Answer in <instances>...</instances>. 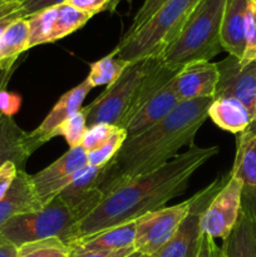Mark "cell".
I'll return each mask as SVG.
<instances>
[{"label": "cell", "mask_w": 256, "mask_h": 257, "mask_svg": "<svg viewBox=\"0 0 256 257\" xmlns=\"http://www.w3.org/2000/svg\"><path fill=\"white\" fill-rule=\"evenodd\" d=\"M218 151V146L193 145L157 170L122 183L78 223L75 238L136 221L151 211L165 207L168 201L185 192L193 173Z\"/></svg>", "instance_id": "obj_1"}, {"label": "cell", "mask_w": 256, "mask_h": 257, "mask_svg": "<svg viewBox=\"0 0 256 257\" xmlns=\"http://www.w3.org/2000/svg\"><path fill=\"white\" fill-rule=\"evenodd\" d=\"M213 98L180 102L157 124L125 140L110 162L105 165L100 191L109 195L128 180L152 172L192 147L196 135L208 118Z\"/></svg>", "instance_id": "obj_2"}, {"label": "cell", "mask_w": 256, "mask_h": 257, "mask_svg": "<svg viewBox=\"0 0 256 257\" xmlns=\"http://www.w3.org/2000/svg\"><path fill=\"white\" fill-rule=\"evenodd\" d=\"M226 0H200L178 37L160 55L170 67L182 69L193 62H211L223 52L220 32Z\"/></svg>", "instance_id": "obj_3"}, {"label": "cell", "mask_w": 256, "mask_h": 257, "mask_svg": "<svg viewBox=\"0 0 256 257\" xmlns=\"http://www.w3.org/2000/svg\"><path fill=\"white\" fill-rule=\"evenodd\" d=\"M198 3L200 0H168L142 27L123 35L113 53L128 63L160 57L178 37Z\"/></svg>", "instance_id": "obj_4"}, {"label": "cell", "mask_w": 256, "mask_h": 257, "mask_svg": "<svg viewBox=\"0 0 256 257\" xmlns=\"http://www.w3.org/2000/svg\"><path fill=\"white\" fill-rule=\"evenodd\" d=\"M78 217L59 196L33 212L20 213L0 226V237L17 247L27 242L57 237L65 243L75 238Z\"/></svg>", "instance_id": "obj_5"}, {"label": "cell", "mask_w": 256, "mask_h": 257, "mask_svg": "<svg viewBox=\"0 0 256 257\" xmlns=\"http://www.w3.org/2000/svg\"><path fill=\"white\" fill-rule=\"evenodd\" d=\"M147 65L148 59L130 62L114 83L107 85L92 103L82 108L85 114L87 127L100 123L122 127L130 114L136 92L145 75Z\"/></svg>", "instance_id": "obj_6"}, {"label": "cell", "mask_w": 256, "mask_h": 257, "mask_svg": "<svg viewBox=\"0 0 256 257\" xmlns=\"http://www.w3.org/2000/svg\"><path fill=\"white\" fill-rule=\"evenodd\" d=\"M230 178V172L213 180L203 190L188 200V210L175 235L152 257H196L200 243L201 218L211 201Z\"/></svg>", "instance_id": "obj_7"}, {"label": "cell", "mask_w": 256, "mask_h": 257, "mask_svg": "<svg viewBox=\"0 0 256 257\" xmlns=\"http://www.w3.org/2000/svg\"><path fill=\"white\" fill-rule=\"evenodd\" d=\"M187 210L188 200L151 211L137 218L135 251L146 256H155L175 235Z\"/></svg>", "instance_id": "obj_8"}, {"label": "cell", "mask_w": 256, "mask_h": 257, "mask_svg": "<svg viewBox=\"0 0 256 257\" xmlns=\"http://www.w3.org/2000/svg\"><path fill=\"white\" fill-rule=\"evenodd\" d=\"M88 165L87 151L82 147L69 148L62 157L35 175H30L33 190L40 205L54 200L73 181L74 173Z\"/></svg>", "instance_id": "obj_9"}, {"label": "cell", "mask_w": 256, "mask_h": 257, "mask_svg": "<svg viewBox=\"0 0 256 257\" xmlns=\"http://www.w3.org/2000/svg\"><path fill=\"white\" fill-rule=\"evenodd\" d=\"M243 183L237 178H230L213 197L201 218V231L212 238H226L237 221L241 211Z\"/></svg>", "instance_id": "obj_10"}, {"label": "cell", "mask_w": 256, "mask_h": 257, "mask_svg": "<svg viewBox=\"0 0 256 257\" xmlns=\"http://www.w3.org/2000/svg\"><path fill=\"white\" fill-rule=\"evenodd\" d=\"M218 69V82L213 99L233 98L246 105L253 113L256 100V60L241 65L237 58L228 55L216 63Z\"/></svg>", "instance_id": "obj_11"}, {"label": "cell", "mask_w": 256, "mask_h": 257, "mask_svg": "<svg viewBox=\"0 0 256 257\" xmlns=\"http://www.w3.org/2000/svg\"><path fill=\"white\" fill-rule=\"evenodd\" d=\"M104 171L105 165L102 167L85 165L74 173L72 182L59 193V197L75 213L79 222L104 200V193L100 191Z\"/></svg>", "instance_id": "obj_12"}, {"label": "cell", "mask_w": 256, "mask_h": 257, "mask_svg": "<svg viewBox=\"0 0 256 257\" xmlns=\"http://www.w3.org/2000/svg\"><path fill=\"white\" fill-rule=\"evenodd\" d=\"M92 89L93 87L89 84V82L84 79L82 83L65 92L58 99V102L48 113L47 117L43 119V122L33 132L29 133L30 142L35 150H38L40 146L47 143L52 138L57 137V130L59 125L82 109L83 100Z\"/></svg>", "instance_id": "obj_13"}, {"label": "cell", "mask_w": 256, "mask_h": 257, "mask_svg": "<svg viewBox=\"0 0 256 257\" xmlns=\"http://www.w3.org/2000/svg\"><path fill=\"white\" fill-rule=\"evenodd\" d=\"M218 82L216 63L193 62L185 65L173 79V88L180 102L213 98Z\"/></svg>", "instance_id": "obj_14"}, {"label": "cell", "mask_w": 256, "mask_h": 257, "mask_svg": "<svg viewBox=\"0 0 256 257\" xmlns=\"http://www.w3.org/2000/svg\"><path fill=\"white\" fill-rule=\"evenodd\" d=\"M180 103L173 88V80L161 88L155 97L142 108L138 113H136L127 124L123 127L127 135V140L141 135L152 125L157 124L162 120L173 108Z\"/></svg>", "instance_id": "obj_15"}, {"label": "cell", "mask_w": 256, "mask_h": 257, "mask_svg": "<svg viewBox=\"0 0 256 257\" xmlns=\"http://www.w3.org/2000/svg\"><path fill=\"white\" fill-rule=\"evenodd\" d=\"M34 152L29 133L23 131L13 117L0 114V167L5 162H13L19 171L25 170Z\"/></svg>", "instance_id": "obj_16"}, {"label": "cell", "mask_w": 256, "mask_h": 257, "mask_svg": "<svg viewBox=\"0 0 256 257\" xmlns=\"http://www.w3.org/2000/svg\"><path fill=\"white\" fill-rule=\"evenodd\" d=\"M250 0H226L221 23V47L241 60L245 52V23Z\"/></svg>", "instance_id": "obj_17"}, {"label": "cell", "mask_w": 256, "mask_h": 257, "mask_svg": "<svg viewBox=\"0 0 256 257\" xmlns=\"http://www.w3.org/2000/svg\"><path fill=\"white\" fill-rule=\"evenodd\" d=\"M42 207L33 190L30 175L25 170L18 171L12 187L0 201V226L14 216L38 211Z\"/></svg>", "instance_id": "obj_18"}, {"label": "cell", "mask_w": 256, "mask_h": 257, "mask_svg": "<svg viewBox=\"0 0 256 257\" xmlns=\"http://www.w3.org/2000/svg\"><path fill=\"white\" fill-rule=\"evenodd\" d=\"M136 221L107 228L90 236L75 238L68 245L77 246L85 251H119L135 248Z\"/></svg>", "instance_id": "obj_19"}, {"label": "cell", "mask_w": 256, "mask_h": 257, "mask_svg": "<svg viewBox=\"0 0 256 257\" xmlns=\"http://www.w3.org/2000/svg\"><path fill=\"white\" fill-rule=\"evenodd\" d=\"M223 257H256V220L241 206L235 226L222 240Z\"/></svg>", "instance_id": "obj_20"}, {"label": "cell", "mask_w": 256, "mask_h": 257, "mask_svg": "<svg viewBox=\"0 0 256 257\" xmlns=\"http://www.w3.org/2000/svg\"><path fill=\"white\" fill-rule=\"evenodd\" d=\"M208 118L226 132L238 135L252 125V113L245 104L233 98L213 99L208 108Z\"/></svg>", "instance_id": "obj_21"}, {"label": "cell", "mask_w": 256, "mask_h": 257, "mask_svg": "<svg viewBox=\"0 0 256 257\" xmlns=\"http://www.w3.org/2000/svg\"><path fill=\"white\" fill-rule=\"evenodd\" d=\"M230 175L240 180L243 186H256V127L250 125L237 135L236 156Z\"/></svg>", "instance_id": "obj_22"}, {"label": "cell", "mask_w": 256, "mask_h": 257, "mask_svg": "<svg viewBox=\"0 0 256 257\" xmlns=\"http://www.w3.org/2000/svg\"><path fill=\"white\" fill-rule=\"evenodd\" d=\"M30 49L27 19H17L0 35V64H17L22 53Z\"/></svg>", "instance_id": "obj_23"}, {"label": "cell", "mask_w": 256, "mask_h": 257, "mask_svg": "<svg viewBox=\"0 0 256 257\" xmlns=\"http://www.w3.org/2000/svg\"><path fill=\"white\" fill-rule=\"evenodd\" d=\"M93 15L89 13L82 12L69 4H62L57 7V18L54 22V28L52 33V43L68 37L72 33L77 32L84 27Z\"/></svg>", "instance_id": "obj_24"}, {"label": "cell", "mask_w": 256, "mask_h": 257, "mask_svg": "<svg viewBox=\"0 0 256 257\" xmlns=\"http://www.w3.org/2000/svg\"><path fill=\"white\" fill-rule=\"evenodd\" d=\"M127 64L128 62L117 58L112 52L90 64V72L85 79L93 88L99 85H110L119 78Z\"/></svg>", "instance_id": "obj_25"}, {"label": "cell", "mask_w": 256, "mask_h": 257, "mask_svg": "<svg viewBox=\"0 0 256 257\" xmlns=\"http://www.w3.org/2000/svg\"><path fill=\"white\" fill-rule=\"evenodd\" d=\"M55 18H57V7L42 10L27 18L28 27H29L30 49L37 45L52 43V33Z\"/></svg>", "instance_id": "obj_26"}, {"label": "cell", "mask_w": 256, "mask_h": 257, "mask_svg": "<svg viewBox=\"0 0 256 257\" xmlns=\"http://www.w3.org/2000/svg\"><path fill=\"white\" fill-rule=\"evenodd\" d=\"M68 251L69 247L64 241L50 237L19 246L15 257H67Z\"/></svg>", "instance_id": "obj_27"}, {"label": "cell", "mask_w": 256, "mask_h": 257, "mask_svg": "<svg viewBox=\"0 0 256 257\" xmlns=\"http://www.w3.org/2000/svg\"><path fill=\"white\" fill-rule=\"evenodd\" d=\"M125 140H127L125 131L120 127H115L110 137L100 147L87 152L88 165L94 166V167H102V166L107 165L114 158Z\"/></svg>", "instance_id": "obj_28"}, {"label": "cell", "mask_w": 256, "mask_h": 257, "mask_svg": "<svg viewBox=\"0 0 256 257\" xmlns=\"http://www.w3.org/2000/svg\"><path fill=\"white\" fill-rule=\"evenodd\" d=\"M85 131H87V120H85L84 112L80 109L59 125L57 130V136H63L69 148H73L80 146Z\"/></svg>", "instance_id": "obj_29"}, {"label": "cell", "mask_w": 256, "mask_h": 257, "mask_svg": "<svg viewBox=\"0 0 256 257\" xmlns=\"http://www.w3.org/2000/svg\"><path fill=\"white\" fill-rule=\"evenodd\" d=\"M256 60V14L248 3L245 23V52L240 60L241 65H246Z\"/></svg>", "instance_id": "obj_30"}, {"label": "cell", "mask_w": 256, "mask_h": 257, "mask_svg": "<svg viewBox=\"0 0 256 257\" xmlns=\"http://www.w3.org/2000/svg\"><path fill=\"white\" fill-rule=\"evenodd\" d=\"M114 128V125L104 124V123L87 127V131H85L84 136H83L80 146H82L87 152L97 150L98 147H100V146L110 137V135L113 133Z\"/></svg>", "instance_id": "obj_31"}, {"label": "cell", "mask_w": 256, "mask_h": 257, "mask_svg": "<svg viewBox=\"0 0 256 257\" xmlns=\"http://www.w3.org/2000/svg\"><path fill=\"white\" fill-rule=\"evenodd\" d=\"M168 0H145L142 4V7L138 9V12L136 13L135 18L132 20V24L130 25L128 30L125 32L124 35L132 34L133 32L138 29L140 27H142L161 7H162L165 3H167Z\"/></svg>", "instance_id": "obj_32"}, {"label": "cell", "mask_w": 256, "mask_h": 257, "mask_svg": "<svg viewBox=\"0 0 256 257\" xmlns=\"http://www.w3.org/2000/svg\"><path fill=\"white\" fill-rule=\"evenodd\" d=\"M67 0H23L19 4V14L23 19L32 17L42 10L59 7L65 4Z\"/></svg>", "instance_id": "obj_33"}, {"label": "cell", "mask_w": 256, "mask_h": 257, "mask_svg": "<svg viewBox=\"0 0 256 257\" xmlns=\"http://www.w3.org/2000/svg\"><path fill=\"white\" fill-rule=\"evenodd\" d=\"M65 4H69L75 9L95 15L105 10L109 12L112 0H67Z\"/></svg>", "instance_id": "obj_34"}, {"label": "cell", "mask_w": 256, "mask_h": 257, "mask_svg": "<svg viewBox=\"0 0 256 257\" xmlns=\"http://www.w3.org/2000/svg\"><path fill=\"white\" fill-rule=\"evenodd\" d=\"M67 257H127L135 252V248H124L119 251H85L77 246L68 245Z\"/></svg>", "instance_id": "obj_35"}, {"label": "cell", "mask_w": 256, "mask_h": 257, "mask_svg": "<svg viewBox=\"0 0 256 257\" xmlns=\"http://www.w3.org/2000/svg\"><path fill=\"white\" fill-rule=\"evenodd\" d=\"M18 171L19 170L13 162H5L0 167V201L5 197L9 188L12 187Z\"/></svg>", "instance_id": "obj_36"}, {"label": "cell", "mask_w": 256, "mask_h": 257, "mask_svg": "<svg viewBox=\"0 0 256 257\" xmlns=\"http://www.w3.org/2000/svg\"><path fill=\"white\" fill-rule=\"evenodd\" d=\"M22 104V98L14 93H9L7 90L0 92V114L13 117L19 110Z\"/></svg>", "instance_id": "obj_37"}, {"label": "cell", "mask_w": 256, "mask_h": 257, "mask_svg": "<svg viewBox=\"0 0 256 257\" xmlns=\"http://www.w3.org/2000/svg\"><path fill=\"white\" fill-rule=\"evenodd\" d=\"M196 257H223V255L221 247H218L215 242V238L208 236L207 233H202Z\"/></svg>", "instance_id": "obj_38"}, {"label": "cell", "mask_w": 256, "mask_h": 257, "mask_svg": "<svg viewBox=\"0 0 256 257\" xmlns=\"http://www.w3.org/2000/svg\"><path fill=\"white\" fill-rule=\"evenodd\" d=\"M19 4L20 3H13V4L3 5L0 8V35L7 29L9 24H12L14 20L23 19L19 14Z\"/></svg>", "instance_id": "obj_39"}, {"label": "cell", "mask_w": 256, "mask_h": 257, "mask_svg": "<svg viewBox=\"0 0 256 257\" xmlns=\"http://www.w3.org/2000/svg\"><path fill=\"white\" fill-rule=\"evenodd\" d=\"M241 206L246 208L256 220V186H243Z\"/></svg>", "instance_id": "obj_40"}, {"label": "cell", "mask_w": 256, "mask_h": 257, "mask_svg": "<svg viewBox=\"0 0 256 257\" xmlns=\"http://www.w3.org/2000/svg\"><path fill=\"white\" fill-rule=\"evenodd\" d=\"M17 64H0V92L7 88Z\"/></svg>", "instance_id": "obj_41"}, {"label": "cell", "mask_w": 256, "mask_h": 257, "mask_svg": "<svg viewBox=\"0 0 256 257\" xmlns=\"http://www.w3.org/2000/svg\"><path fill=\"white\" fill-rule=\"evenodd\" d=\"M18 247L5 238L0 237V257H15Z\"/></svg>", "instance_id": "obj_42"}, {"label": "cell", "mask_w": 256, "mask_h": 257, "mask_svg": "<svg viewBox=\"0 0 256 257\" xmlns=\"http://www.w3.org/2000/svg\"><path fill=\"white\" fill-rule=\"evenodd\" d=\"M120 2H122V0H112V4H110V10H109V12L110 13H114L115 9H117V8H118V5L120 4Z\"/></svg>", "instance_id": "obj_43"}, {"label": "cell", "mask_w": 256, "mask_h": 257, "mask_svg": "<svg viewBox=\"0 0 256 257\" xmlns=\"http://www.w3.org/2000/svg\"><path fill=\"white\" fill-rule=\"evenodd\" d=\"M23 0H0V7L2 5H7V4H13V3H22Z\"/></svg>", "instance_id": "obj_44"}, {"label": "cell", "mask_w": 256, "mask_h": 257, "mask_svg": "<svg viewBox=\"0 0 256 257\" xmlns=\"http://www.w3.org/2000/svg\"><path fill=\"white\" fill-rule=\"evenodd\" d=\"M252 119H253V124L256 127V100H255V105H253V113H252Z\"/></svg>", "instance_id": "obj_45"}, {"label": "cell", "mask_w": 256, "mask_h": 257, "mask_svg": "<svg viewBox=\"0 0 256 257\" xmlns=\"http://www.w3.org/2000/svg\"><path fill=\"white\" fill-rule=\"evenodd\" d=\"M131 257H150V256H146V255H142V253L137 252V251H135V252L132 253V256Z\"/></svg>", "instance_id": "obj_46"}, {"label": "cell", "mask_w": 256, "mask_h": 257, "mask_svg": "<svg viewBox=\"0 0 256 257\" xmlns=\"http://www.w3.org/2000/svg\"><path fill=\"white\" fill-rule=\"evenodd\" d=\"M250 5H251V8H252V10L255 12V14H256V0H250Z\"/></svg>", "instance_id": "obj_47"}, {"label": "cell", "mask_w": 256, "mask_h": 257, "mask_svg": "<svg viewBox=\"0 0 256 257\" xmlns=\"http://www.w3.org/2000/svg\"><path fill=\"white\" fill-rule=\"evenodd\" d=\"M132 253H133V252H132ZM132 253H131V255H130V256H127V257H131V256H132Z\"/></svg>", "instance_id": "obj_48"}, {"label": "cell", "mask_w": 256, "mask_h": 257, "mask_svg": "<svg viewBox=\"0 0 256 257\" xmlns=\"http://www.w3.org/2000/svg\"><path fill=\"white\" fill-rule=\"evenodd\" d=\"M2 7H3V5H2ZM2 7H0V8H2Z\"/></svg>", "instance_id": "obj_49"}]
</instances>
